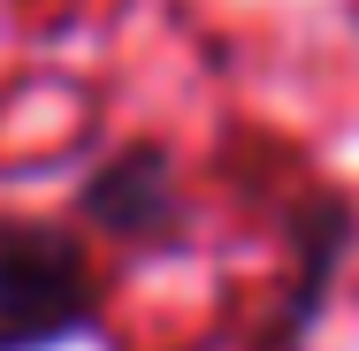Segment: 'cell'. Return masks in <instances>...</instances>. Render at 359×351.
Listing matches in <instances>:
<instances>
[{
  "label": "cell",
  "instance_id": "obj_1",
  "mask_svg": "<svg viewBox=\"0 0 359 351\" xmlns=\"http://www.w3.org/2000/svg\"><path fill=\"white\" fill-rule=\"evenodd\" d=\"M107 313L100 268L69 221L0 214V351H62Z\"/></svg>",
  "mask_w": 359,
  "mask_h": 351
},
{
  "label": "cell",
  "instance_id": "obj_2",
  "mask_svg": "<svg viewBox=\"0 0 359 351\" xmlns=\"http://www.w3.org/2000/svg\"><path fill=\"white\" fill-rule=\"evenodd\" d=\"M76 221H92L107 245H123L130 260H168L199 237L191 191L176 176V153L161 138L115 145L84 184H76Z\"/></svg>",
  "mask_w": 359,
  "mask_h": 351
},
{
  "label": "cell",
  "instance_id": "obj_3",
  "mask_svg": "<svg viewBox=\"0 0 359 351\" xmlns=\"http://www.w3.org/2000/svg\"><path fill=\"white\" fill-rule=\"evenodd\" d=\"M283 237H290L283 298H276V313L260 321L252 351H306L313 344V329H321V313H329V290L344 275V260L359 252V207L337 191V184H313V191L290 199Z\"/></svg>",
  "mask_w": 359,
  "mask_h": 351
}]
</instances>
